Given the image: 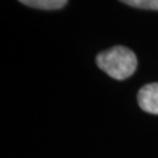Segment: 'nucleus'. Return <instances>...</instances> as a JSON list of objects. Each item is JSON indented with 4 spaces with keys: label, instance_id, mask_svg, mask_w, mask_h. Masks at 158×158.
I'll return each mask as SVG.
<instances>
[{
    "label": "nucleus",
    "instance_id": "obj_1",
    "mask_svg": "<svg viewBox=\"0 0 158 158\" xmlns=\"http://www.w3.org/2000/svg\"><path fill=\"white\" fill-rule=\"evenodd\" d=\"M96 65L111 78L124 81L135 74L137 69V57L125 46H113L98 54Z\"/></svg>",
    "mask_w": 158,
    "mask_h": 158
},
{
    "label": "nucleus",
    "instance_id": "obj_2",
    "mask_svg": "<svg viewBox=\"0 0 158 158\" xmlns=\"http://www.w3.org/2000/svg\"><path fill=\"white\" fill-rule=\"evenodd\" d=\"M137 102L142 111L158 115V83H149L141 87L137 94Z\"/></svg>",
    "mask_w": 158,
    "mask_h": 158
},
{
    "label": "nucleus",
    "instance_id": "obj_3",
    "mask_svg": "<svg viewBox=\"0 0 158 158\" xmlns=\"http://www.w3.org/2000/svg\"><path fill=\"white\" fill-rule=\"evenodd\" d=\"M23 4L38 9H61L66 6L67 0H19Z\"/></svg>",
    "mask_w": 158,
    "mask_h": 158
},
{
    "label": "nucleus",
    "instance_id": "obj_4",
    "mask_svg": "<svg viewBox=\"0 0 158 158\" xmlns=\"http://www.w3.org/2000/svg\"><path fill=\"white\" fill-rule=\"evenodd\" d=\"M120 2L135 8L158 11V0H120Z\"/></svg>",
    "mask_w": 158,
    "mask_h": 158
}]
</instances>
